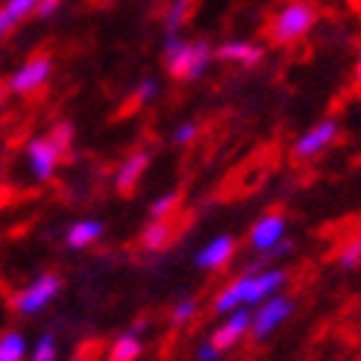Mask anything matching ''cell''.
Instances as JSON below:
<instances>
[{"label":"cell","mask_w":361,"mask_h":361,"mask_svg":"<svg viewBox=\"0 0 361 361\" xmlns=\"http://www.w3.org/2000/svg\"><path fill=\"white\" fill-rule=\"evenodd\" d=\"M212 62H214V47H209L206 42H183L179 35H168L165 39V65L176 80L183 82L200 80L206 77Z\"/></svg>","instance_id":"1"},{"label":"cell","mask_w":361,"mask_h":361,"mask_svg":"<svg viewBox=\"0 0 361 361\" xmlns=\"http://www.w3.org/2000/svg\"><path fill=\"white\" fill-rule=\"evenodd\" d=\"M314 24H317V9L309 0H291V4H285L274 15V21H270V39H274V44H282V47L294 44Z\"/></svg>","instance_id":"2"},{"label":"cell","mask_w":361,"mask_h":361,"mask_svg":"<svg viewBox=\"0 0 361 361\" xmlns=\"http://www.w3.org/2000/svg\"><path fill=\"white\" fill-rule=\"evenodd\" d=\"M59 294H62V276L53 274V270H44V274L30 279L21 291L12 297V309L21 317H35V314H42Z\"/></svg>","instance_id":"3"},{"label":"cell","mask_w":361,"mask_h":361,"mask_svg":"<svg viewBox=\"0 0 361 361\" xmlns=\"http://www.w3.org/2000/svg\"><path fill=\"white\" fill-rule=\"evenodd\" d=\"M294 314V300L291 297H270L267 302H262L256 312H252V326H250V338L252 341H267L282 323Z\"/></svg>","instance_id":"4"},{"label":"cell","mask_w":361,"mask_h":361,"mask_svg":"<svg viewBox=\"0 0 361 361\" xmlns=\"http://www.w3.org/2000/svg\"><path fill=\"white\" fill-rule=\"evenodd\" d=\"M53 77V59L50 56H32L21 68L12 71V77L6 82L9 94H35L39 88H44Z\"/></svg>","instance_id":"5"},{"label":"cell","mask_w":361,"mask_h":361,"mask_svg":"<svg viewBox=\"0 0 361 361\" xmlns=\"http://www.w3.org/2000/svg\"><path fill=\"white\" fill-rule=\"evenodd\" d=\"M338 135H341V123L332 121V118H326V121L314 123L312 130H305V133L291 144V156H294L297 161H309V159L320 156L323 150H329L332 144L338 141Z\"/></svg>","instance_id":"6"},{"label":"cell","mask_w":361,"mask_h":361,"mask_svg":"<svg viewBox=\"0 0 361 361\" xmlns=\"http://www.w3.org/2000/svg\"><path fill=\"white\" fill-rule=\"evenodd\" d=\"M62 156L65 153L47 135H39V138L27 141V165H30L32 179H39V183H47V179L56 176V168H59Z\"/></svg>","instance_id":"7"},{"label":"cell","mask_w":361,"mask_h":361,"mask_svg":"<svg viewBox=\"0 0 361 361\" xmlns=\"http://www.w3.org/2000/svg\"><path fill=\"white\" fill-rule=\"evenodd\" d=\"M288 235V221L282 218L279 212H267L262 214V218L252 224L250 229V247L259 252V256H264L267 250H274L276 244H282Z\"/></svg>","instance_id":"8"},{"label":"cell","mask_w":361,"mask_h":361,"mask_svg":"<svg viewBox=\"0 0 361 361\" xmlns=\"http://www.w3.org/2000/svg\"><path fill=\"white\" fill-rule=\"evenodd\" d=\"M250 326H252V309H235V312L224 314L221 326L214 329L209 338L226 353L229 347H235L238 341H244V335H250Z\"/></svg>","instance_id":"9"},{"label":"cell","mask_w":361,"mask_h":361,"mask_svg":"<svg viewBox=\"0 0 361 361\" xmlns=\"http://www.w3.org/2000/svg\"><path fill=\"white\" fill-rule=\"evenodd\" d=\"M232 256H235V238H232L229 232H221V235L209 238L200 250H197L194 264L200 270H221L224 264L232 262Z\"/></svg>","instance_id":"10"},{"label":"cell","mask_w":361,"mask_h":361,"mask_svg":"<svg viewBox=\"0 0 361 361\" xmlns=\"http://www.w3.org/2000/svg\"><path fill=\"white\" fill-rule=\"evenodd\" d=\"M147 168H150V150H133V153L118 165V171H115V188H118L123 197L133 194V191L138 188L141 176H144V171H147Z\"/></svg>","instance_id":"11"},{"label":"cell","mask_w":361,"mask_h":361,"mask_svg":"<svg viewBox=\"0 0 361 361\" xmlns=\"http://www.w3.org/2000/svg\"><path fill=\"white\" fill-rule=\"evenodd\" d=\"M214 59L238 65V68H256L264 59V50L252 42H244V39H229V42L214 47Z\"/></svg>","instance_id":"12"},{"label":"cell","mask_w":361,"mask_h":361,"mask_svg":"<svg viewBox=\"0 0 361 361\" xmlns=\"http://www.w3.org/2000/svg\"><path fill=\"white\" fill-rule=\"evenodd\" d=\"M106 232V224L97 218H80L65 229V247L68 250H88L94 247Z\"/></svg>","instance_id":"13"},{"label":"cell","mask_w":361,"mask_h":361,"mask_svg":"<svg viewBox=\"0 0 361 361\" xmlns=\"http://www.w3.org/2000/svg\"><path fill=\"white\" fill-rule=\"evenodd\" d=\"M138 332H141V326H133L123 335H118L109 347V361H135L144 353V341Z\"/></svg>","instance_id":"14"},{"label":"cell","mask_w":361,"mask_h":361,"mask_svg":"<svg viewBox=\"0 0 361 361\" xmlns=\"http://www.w3.org/2000/svg\"><path fill=\"white\" fill-rule=\"evenodd\" d=\"M27 355H30V344L24 332L18 329L0 332V361H27Z\"/></svg>","instance_id":"15"},{"label":"cell","mask_w":361,"mask_h":361,"mask_svg":"<svg viewBox=\"0 0 361 361\" xmlns=\"http://www.w3.org/2000/svg\"><path fill=\"white\" fill-rule=\"evenodd\" d=\"M171 235H173V232H171L168 221H150L147 226H144V232H141V247L150 250V252H161L168 247Z\"/></svg>","instance_id":"16"},{"label":"cell","mask_w":361,"mask_h":361,"mask_svg":"<svg viewBox=\"0 0 361 361\" xmlns=\"http://www.w3.org/2000/svg\"><path fill=\"white\" fill-rule=\"evenodd\" d=\"M27 361H59V341L56 332H42L30 347Z\"/></svg>","instance_id":"17"},{"label":"cell","mask_w":361,"mask_h":361,"mask_svg":"<svg viewBox=\"0 0 361 361\" xmlns=\"http://www.w3.org/2000/svg\"><path fill=\"white\" fill-rule=\"evenodd\" d=\"M197 312H200V302H197V297H183V300H176L171 305L168 320H171L173 329H185L188 323L197 317Z\"/></svg>","instance_id":"18"},{"label":"cell","mask_w":361,"mask_h":361,"mask_svg":"<svg viewBox=\"0 0 361 361\" xmlns=\"http://www.w3.org/2000/svg\"><path fill=\"white\" fill-rule=\"evenodd\" d=\"M188 15H191V0H173V4L168 6V12H165L168 35H176L179 30H183V24L188 21Z\"/></svg>","instance_id":"19"},{"label":"cell","mask_w":361,"mask_h":361,"mask_svg":"<svg viewBox=\"0 0 361 361\" xmlns=\"http://www.w3.org/2000/svg\"><path fill=\"white\" fill-rule=\"evenodd\" d=\"M39 4H42V0H6V4L0 6V9H4V12L9 15V21L18 27L21 21H27L30 15L39 12Z\"/></svg>","instance_id":"20"},{"label":"cell","mask_w":361,"mask_h":361,"mask_svg":"<svg viewBox=\"0 0 361 361\" xmlns=\"http://www.w3.org/2000/svg\"><path fill=\"white\" fill-rule=\"evenodd\" d=\"M358 264H361V229L338 252V267L341 270H355Z\"/></svg>","instance_id":"21"},{"label":"cell","mask_w":361,"mask_h":361,"mask_svg":"<svg viewBox=\"0 0 361 361\" xmlns=\"http://www.w3.org/2000/svg\"><path fill=\"white\" fill-rule=\"evenodd\" d=\"M179 206V191H165L150 203V221H168Z\"/></svg>","instance_id":"22"},{"label":"cell","mask_w":361,"mask_h":361,"mask_svg":"<svg viewBox=\"0 0 361 361\" xmlns=\"http://www.w3.org/2000/svg\"><path fill=\"white\" fill-rule=\"evenodd\" d=\"M197 135H200V123L197 121H179L173 126V133H171V141L176 144V147H188V144L197 141Z\"/></svg>","instance_id":"23"},{"label":"cell","mask_w":361,"mask_h":361,"mask_svg":"<svg viewBox=\"0 0 361 361\" xmlns=\"http://www.w3.org/2000/svg\"><path fill=\"white\" fill-rule=\"evenodd\" d=\"M47 138L56 144L62 153H68V150H71V141H74V123H71V121H59V123L47 133Z\"/></svg>","instance_id":"24"},{"label":"cell","mask_w":361,"mask_h":361,"mask_svg":"<svg viewBox=\"0 0 361 361\" xmlns=\"http://www.w3.org/2000/svg\"><path fill=\"white\" fill-rule=\"evenodd\" d=\"M194 358L197 361H221L224 358V350L214 344L212 338H203L200 344H197V350H194Z\"/></svg>","instance_id":"25"},{"label":"cell","mask_w":361,"mask_h":361,"mask_svg":"<svg viewBox=\"0 0 361 361\" xmlns=\"http://www.w3.org/2000/svg\"><path fill=\"white\" fill-rule=\"evenodd\" d=\"M159 92H161L159 82H156L153 77H144V80L138 82V88H135V100H138V103H153V100L159 97Z\"/></svg>","instance_id":"26"},{"label":"cell","mask_w":361,"mask_h":361,"mask_svg":"<svg viewBox=\"0 0 361 361\" xmlns=\"http://www.w3.org/2000/svg\"><path fill=\"white\" fill-rule=\"evenodd\" d=\"M291 250H294V241H288V238H285V241H282V244H276L274 250H267L264 256H259V264H262V267H264V264H274V262L285 259Z\"/></svg>","instance_id":"27"},{"label":"cell","mask_w":361,"mask_h":361,"mask_svg":"<svg viewBox=\"0 0 361 361\" xmlns=\"http://www.w3.org/2000/svg\"><path fill=\"white\" fill-rule=\"evenodd\" d=\"M12 30H15V24L9 21V15H6L4 9H0V42H4V39H6V35H9Z\"/></svg>","instance_id":"28"},{"label":"cell","mask_w":361,"mask_h":361,"mask_svg":"<svg viewBox=\"0 0 361 361\" xmlns=\"http://www.w3.org/2000/svg\"><path fill=\"white\" fill-rule=\"evenodd\" d=\"M355 80L361 85V47H358V59H355Z\"/></svg>","instance_id":"29"},{"label":"cell","mask_w":361,"mask_h":361,"mask_svg":"<svg viewBox=\"0 0 361 361\" xmlns=\"http://www.w3.org/2000/svg\"><path fill=\"white\" fill-rule=\"evenodd\" d=\"M6 94H9V88H6V85H0V109L6 106Z\"/></svg>","instance_id":"30"}]
</instances>
